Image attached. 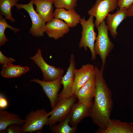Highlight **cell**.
I'll return each instance as SVG.
<instances>
[{
  "mask_svg": "<svg viewBox=\"0 0 133 133\" xmlns=\"http://www.w3.org/2000/svg\"><path fill=\"white\" fill-rule=\"evenodd\" d=\"M104 69L102 66L100 69L95 66L96 92L89 116L93 122L102 130L108 126L113 107L112 94L103 77Z\"/></svg>",
  "mask_w": 133,
  "mask_h": 133,
  "instance_id": "6da1fadb",
  "label": "cell"
},
{
  "mask_svg": "<svg viewBox=\"0 0 133 133\" xmlns=\"http://www.w3.org/2000/svg\"><path fill=\"white\" fill-rule=\"evenodd\" d=\"M97 29L98 33L94 44V51L96 55L100 56L101 60L102 66L104 67L106 58L113 49L114 45L109 37L108 29L105 20L100 24Z\"/></svg>",
  "mask_w": 133,
  "mask_h": 133,
  "instance_id": "7a4b0ae2",
  "label": "cell"
},
{
  "mask_svg": "<svg viewBox=\"0 0 133 133\" xmlns=\"http://www.w3.org/2000/svg\"><path fill=\"white\" fill-rule=\"evenodd\" d=\"M94 17L90 16L86 20L84 17L81 18L80 23L82 27L81 37L80 39L79 47L83 48L87 50L88 48L91 53V60H94L96 59L94 50L95 41L97 37V33L94 31L95 24L93 21Z\"/></svg>",
  "mask_w": 133,
  "mask_h": 133,
  "instance_id": "3957f363",
  "label": "cell"
},
{
  "mask_svg": "<svg viewBox=\"0 0 133 133\" xmlns=\"http://www.w3.org/2000/svg\"><path fill=\"white\" fill-rule=\"evenodd\" d=\"M49 116L44 109L31 111L25 117L24 122L21 125L22 133L41 132L45 125H48Z\"/></svg>",
  "mask_w": 133,
  "mask_h": 133,
  "instance_id": "277c9868",
  "label": "cell"
},
{
  "mask_svg": "<svg viewBox=\"0 0 133 133\" xmlns=\"http://www.w3.org/2000/svg\"><path fill=\"white\" fill-rule=\"evenodd\" d=\"M118 0H96L88 12V14L96 18L95 26L97 28L105 20L108 15L117 8Z\"/></svg>",
  "mask_w": 133,
  "mask_h": 133,
  "instance_id": "5b68a950",
  "label": "cell"
},
{
  "mask_svg": "<svg viewBox=\"0 0 133 133\" xmlns=\"http://www.w3.org/2000/svg\"><path fill=\"white\" fill-rule=\"evenodd\" d=\"M76 99L75 95H73L58 101L54 108L48 113L50 116L48 118V125L55 124L67 117Z\"/></svg>",
  "mask_w": 133,
  "mask_h": 133,
  "instance_id": "8992f818",
  "label": "cell"
},
{
  "mask_svg": "<svg viewBox=\"0 0 133 133\" xmlns=\"http://www.w3.org/2000/svg\"><path fill=\"white\" fill-rule=\"evenodd\" d=\"M33 0L26 4L17 3L16 5L18 9H23L28 13L32 21V26L29 33L33 36L39 37L44 35L45 32L46 22L40 17L34 9Z\"/></svg>",
  "mask_w": 133,
  "mask_h": 133,
  "instance_id": "52a82bcc",
  "label": "cell"
},
{
  "mask_svg": "<svg viewBox=\"0 0 133 133\" xmlns=\"http://www.w3.org/2000/svg\"><path fill=\"white\" fill-rule=\"evenodd\" d=\"M30 59L34 62L42 71L43 81L49 82L63 77L64 70L60 68H56L48 64L44 60L41 51L38 49L36 54Z\"/></svg>",
  "mask_w": 133,
  "mask_h": 133,
  "instance_id": "ba28073f",
  "label": "cell"
},
{
  "mask_svg": "<svg viewBox=\"0 0 133 133\" xmlns=\"http://www.w3.org/2000/svg\"><path fill=\"white\" fill-rule=\"evenodd\" d=\"M62 77H59L53 81L46 82L38 79L34 78L31 81L39 84L47 96L49 100L52 109L55 107L58 102V92L62 83Z\"/></svg>",
  "mask_w": 133,
  "mask_h": 133,
  "instance_id": "9c48e42d",
  "label": "cell"
},
{
  "mask_svg": "<svg viewBox=\"0 0 133 133\" xmlns=\"http://www.w3.org/2000/svg\"><path fill=\"white\" fill-rule=\"evenodd\" d=\"M95 72V67L88 63L83 65L79 69L74 70V78L71 96L75 95L87 81L91 75Z\"/></svg>",
  "mask_w": 133,
  "mask_h": 133,
  "instance_id": "30bf717a",
  "label": "cell"
},
{
  "mask_svg": "<svg viewBox=\"0 0 133 133\" xmlns=\"http://www.w3.org/2000/svg\"><path fill=\"white\" fill-rule=\"evenodd\" d=\"M69 62V66L67 72L62 77V83L63 85V88L61 92L58 95V102L71 96V89L74 80V70L76 68L75 56L73 54L70 55Z\"/></svg>",
  "mask_w": 133,
  "mask_h": 133,
  "instance_id": "8fae6325",
  "label": "cell"
},
{
  "mask_svg": "<svg viewBox=\"0 0 133 133\" xmlns=\"http://www.w3.org/2000/svg\"><path fill=\"white\" fill-rule=\"evenodd\" d=\"M93 103V102L86 103L79 101L74 103L67 116L69 119V124L71 126H77L83 118L89 116Z\"/></svg>",
  "mask_w": 133,
  "mask_h": 133,
  "instance_id": "7c38bea8",
  "label": "cell"
},
{
  "mask_svg": "<svg viewBox=\"0 0 133 133\" xmlns=\"http://www.w3.org/2000/svg\"><path fill=\"white\" fill-rule=\"evenodd\" d=\"M69 31L67 24L59 18H53L46 24L45 32L49 37L55 40L62 37Z\"/></svg>",
  "mask_w": 133,
  "mask_h": 133,
  "instance_id": "4fadbf2b",
  "label": "cell"
},
{
  "mask_svg": "<svg viewBox=\"0 0 133 133\" xmlns=\"http://www.w3.org/2000/svg\"><path fill=\"white\" fill-rule=\"evenodd\" d=\"M96 89L95 72L93 74L75 95L78 101L90 103L93 102Z\"/></svg>",
  "mask_w": 133,
  "mask_h": 133,
  "instance_id": "5bb4252c",
  "label": "cell"
},
{
  "mask_svg": "<svg viewBox=\"0 0 133 133\" xmlns=\"http://www.w3.org/2000/svg\"><path fill=\"white\" fill-rule=\"evenodd\" d=\"M96 133H133V125L130 123L110 119L107 128L99 129Z\"/></svg>",
  "mask_w": 133,
  "mask_h": 133,
  "instance_id": "9a60e30c",
  "label": "cell"
},
{
  "mask_svg": "<svg viewBox=\"0 0 133 133\" xmlns=\"http://www.w3.org/2000/svg\"><path fill=\"white\" fill-rule=\"evenodd\" d=\"M36 7V12L45 22L53 18V0H33Z\"/></svg>",
  "mask_w": 133,
  "mask_h": 133,
  "instance_id": "2e32d148",
  "label": "cell"
},
{
  "mask_svg": "<svg viewBox=\"0 0 133 133\" xmlns=\"http://www.w3.org/2000/svg\"><path fill=\"white\" fill-rule=\"evenodd\" d=\"M54 17L64 20L69 27L73 28L79 23L81 15L74 9L67 10L64 8H56Z\"/></svg>",
  "mask_w": 133,
  "mask_h": 133,
  "instance_id": "e0dca14e",
  "label": "cell"
},
{
  "mask_svg": "<svg viewBox=\"0 0 133 133\" xmlns=\"http://www.w3.org/2000/svg\"><path fill=\"white\" fill-rule=\"evenodd\" d=\"M126 9H118L113 14L109 13L106 17V22L111 35L115 38L117 34V28L121 22L127 17Z\"/></svg>",
  "mask_w": 133,
  "mask_h": 133,
  "instance_id": "ac0fdd59",
  "label": "cell"
},
{
  "mask_svg": "<svg viewBox=\"0 0 133 133\" xmlns=\"http://www.w3.org/2000/svg\"><path fill=\"white\" fill-rule=\"evenodd\" d=\"M18 115L13 113H10L4 109H0V133H4L9 125L17 124L22 125L24 122Z\"/></svg>",
  "mask_w": 133,
  "mask_h": 133,
  "instance_id": "d6986e66",
  "label": "cell"
},
{
  "mask_svg": "<svg viewBox=\"0 0 133 133\" xmlns=\"http://www.w3.org/2000/svg\"><path fill=\"white\" fill-rule=\"evenodd\" d=\"M2 66L1 75L3 77L8 78L19 77L29 70L27 66L14 65L13 64Z\"/></svg>",
  "mask_w": 133,
  "mask_h": 133,
  "instance_id": "ffe728a7",
  "label": "cell"
},
{
  "mask_svg": "<svg viewBox=\"0 0 133 133\" xmlns=\"http://www.w3.org/2000/svg\"><path fill=\"white\" fill-rule=\"evenodd\" d=\"M69 119L67 117L59 122L58 124L50 125L49 129L52 133H74L76 131L77 126L70 127Z\"/></svg>",
  "mask_w": 133,
  "mask_h": 133,
  "instance_id": "44dd1931",
  "label": "cell"
},
{
  "mask_svg": "<svg viewBox=\"0 0 133 133\" xmlns=\"http://www.w3.org/2000/svg\"><path fill=\"white\" fill-rule=\"evenodd\" d=\"M17 2L14 0H1L0 1V10L1 15L4 16L6 19L9 20L13 22L15 19L11 14V8L16 6Z\"/></svg>",
  "mask_w": 133,
  "mask_h": 133,
  "instance_id": "7402d4cb",
  "label": "cell"
},
{
  "mask_svg": "<svg viewBox=\"0 0 133 133\" xmlns=\"http://www.w3.org/2000/svg\"><path fill=\"white\" fill-rule=\"evenodd\" d=\"M2 15H0V46L5 44L8 41V38L6 37L4 34L5 29L8 28L16 33L18 32L19 29L13 27L9 25L6 22V19Z\"/></svg>",
  "mask_w": 133,
  "mask_h": 133,
  "instance_id": "603a6c76",
  "label": "cell"
},
{
  "mask_svg": "<svg viewBox=\"0 0 133 133\" xmlns=\"http://www.w3.org/2000/svg\"><path fill=\"white\" fill-rule=\"evenodd\" d=\"M78 0H53L56 8H64L68 10H75Z\"/></svg>",
  "mask_w": 133,
  "mask_h": 133,
  "instance_id": "cb8c5ba5",
  "label": "cell"
},
{
  "mask_svg": "<svg viewBox=\"0 0 133 133\" xmlns=\"http://www.w3.org/2000/svg\"><path fill=\"white\" fill-rule=\"evenodd\" d=\"M4 133H22L21 125L17 124L10 125L7 128Z\"/></svg>",
  "mask_w": 133,
  "mask_h": 133,
  "instance_id": "d4e9b609",
  "label": "cell"
},
{
  "mask_svg": "<svg viewBox=\"0 0 133 133\" xmlns=\"http://www.w3.org/2000/svg\"><path fill=\"white\" fill-rule=\"evenodd\" d=\"M133 3V0H118L117 5L120 10H126Z\"/></svg>",
  "mask_w": 133,
  "mask_h": 133,
  "instance_id": "484cf974",
  "label": "cell"
},
{
  "mask_svg": "<svg viewBox=\"0 0 133 133\" xmlns=\"http://www.w3.org/2000/svg\"><path fill=\"white\" fill-rule=\"evenodd\" d=\"M16 61L12 58H7L0 51V63L2 66H6L12 64Z\"/></svg>",
  "mask_w": 133,
  "mask_h": 133,
  "instance_id": "4316f807",
  "label": "cell"
},
{
  "mask_svg": "<svg viewBox=\"0 0 133 133\" xmlns=\"http://www.w3.org/2000/svg\"><path fill=\"white\" fill-rule=\"evenodd\" d=\"M8 102L6 99L1 93L0 94V109H4L8 107Z\"/></svg>",
  "mask_w": 133,
  "mask_h": 133,
  "instance_id": "83f0119b",
  "label": "cell"
},
{
  "mask_svg": "<svg viewBox=\"0 0 133 133\" xmlns=\"http://www.w3.org/2000/svg\"><path fill=\"white\" fill-rule=\"evenodd\" d=\"M126 13L127 17L133 16V3L126 9Z\"/></svg>",
  "mask_w": 133,
  "mask_h": 133,
  "instance_id": "f1b7e54d",
  "label": "cell"
},
{
  "mask_svg": "<svg viewBox=\"0 0 133 133\" xmlns=\"http://www.w3.org/2000/svg\"><path fill=\"white\" fill-rule=\"evenodd\" d=\"M15 0V1H16L17 2L19 0Z\"/></svg>",
  "mask_w": 133,
  "mask_h": 133,
  "instance_id": "f546056e",
  "label": "cell"
},
{
  "mask_svg": "<svg viewBox=\"0 0 133 133\" xmlns=\"http://www.w3.org/2000/svg\"><path fill=\"white\" fill-rule=\"evenodd\" d=\"M1 0H0V1Z\"/></svg>",
  "mask_w": 133,
  "mask_h": 133,
  "instance_id": "4dcf8cb0",
  "label": "cell"
},
{
  "mask_svg": "<svg viewBox=\"0 0 133 133\" xmlns=\"http://www.w3.org/2000/svg\"></svg>",
  "mask_w": 133,
  "mask_h": 133,
  "instance_id": "1f68e13d",
  "label": "cell"
}]
</instances>
